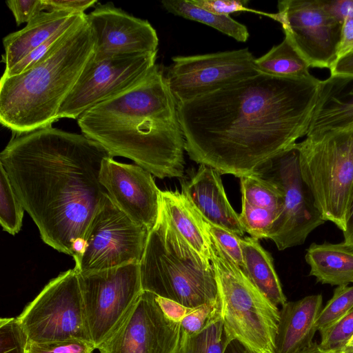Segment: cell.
<instances>
[{
    "instance_id": "obj_15",
    "label": "cell",
    "mask_w": 353,
    "mask_h": 353,
    "mask_svg": "<svg viewBox=\"0 0 353 353\" xmlns=\"http://www.w3.org/2000/svg\"><path fill=\"white\" fill-rule=\"evenodd\" d=\"M181 322L168 317L157 295L143 291L119 327L97 348L99 353H178Z\"/></svg>"
},
{
    "instance_id": "obj_34",
    "label": "cell",
    "mask_w": 353,
    "mask_h": 353,
    "mask_svg": "<svg viewBox=\"0 0 353 353\" xmlns=\"http://www.w3.org/2000/svg\"><path fill=\"white\" fill-rule=\"evenodd\" d=\"M81 14L82 13L72 14L67 23L61 29L57 31L44 43L30 52L10 70L3 72V75L6 77L17 75L34 65L54 46V45L59 40L71 25L78 19Z\"/></svg>"
},
{
    "instance_id": "obj_19",
    "label": "cell",
    "mask_w": 353,
    "mask_h": 353,
    "mask_svg": "<svg viewBox=\"0 0 353 353\" xmlns=\"http://www.w3.org/2000/svg\"><path fill=\"white\" fill-rule=\"evenodd\" d=\"M353 127V76L330 75L321 81L306 136Z\"/></svg>"
},
{
    "instance_id": "obj_3",
    "label": "cell",
    "mask_w": 353,
    "mask_h": 353,
    "mask_svg": "<svg viewBox=\"0 0 353 353\" xmlns=\"http://www.w3.org/2000/svg\"><path fill=\"white\" fill-rule=\"evenodd\" d=\"M77 123L112 157L131 159L161 179L184 175L177 104L157 64L136 85L85 111Z\"/></svg>"
},
{
    "instance_id": "obj_7",
    "label": "cell",
    "mask_w": 353,
    "mask_h": 353,
    "mask_svg": "<svg viewBox=\"0 0 353 353\" xmlns=\"http://www.w3.org/2000/svg\"><path fill=\"white\" fill-rule=\"evenodd\" d=\"M296 145L302 178L319 210L343 231L353 195V127L306 136Z\"/></svg>"
},
{
    "instance_id": "obj_36",
    "label": "cell",
    "mask_w": 353,
    "mask_h": 353,
    "mask_svg": "<svg viewBox=\"0 0 353 353\" xmlns=\"http://www.w3.org/2000/svg\"><path fill=\"white\" fill-rule=\"evenodd\" d=\"M94 350L92 343L78 339L46 343L28 341L26 353H92Z\"/></svg>"
},
{
    "instance_id": "obj_47",
    "label": "cell",
    "mask_w": 353,
    "mask_h": 353,
    "mask_svg": "<svg viewBox=\"0 0 353 353\" xmlns=\"http://www.w3.org/2000/svg\"><path fill=\"white\" fill-rule=\"evenodd\" d=\"M329 353H353V346H346L342 349Z\"/></svg>"
},
{
    "instance_id": "obj_14",
    "label": "cell",
    "mask_w": 353,
    "mask_h": 353,
    "mask_svg": "<svg viewBox=\"0 0 353 353\" xmlns=\"http://www.w3.org/2000/svg\"><path fill=\"white\" fill-rule=\"evenodd\" d=\"M270 18L279 22L287 37L310 67L328 68L337 60L342 23L321 0H283Z\"/></svg>"
},
{
    "instance_id": "obj_25",
    "label": "cell",
    "mask_w": 353,
    "mask_h": 353,
    "mask_svg": "<svg viewBox=\"0 0 353 353\" xmlns=\"http://www.w3.org/2000/svg\"><path fill=\"white\" fill-rule=\"evenodd\" d=\"M255 65L259 72L277 77L307 79L312 77L310 65L287 37L264 55L255 59Z\"/></svg>"
},
{
    "instance_id": "obj_32",
    "label": "cell",
    "mask_w": 353,
    "mask_h": 353,
    "mask_svg": "<svg viewBox=\"0 0 353 353\" xmlns=\"http://www.w3.org/2000/svg\"><path fill=\"white\" fill-rule=\"evenodd\" d=\"M321 350L331 352L346 347L353 336V309L328 327L319 331Z\"/></svg>"
},
{
    "instance_id": "obj_20",
    "label": "cell",
    "mask_w": 353,
    "mask_h": 353,
    "mask_svg": "<svg viewBox=\"0 0 353 353\" xmlns=\"http://www.w3.org/2000/svg\"><path fill=\"white\" fill-rule=\"evenodd\" d=\"M321 305L322 296L314 294L281 306L274 353H299L313 344Z\"/></svg>"
},
{
    "instance_id": "obj_10",
    "label": "cell",
    "mask_w": 353,
    "mask_h": 353,
    "mask_svg": "<svg viewBox=\"0 0 353 353\" xmlns=\"http://www.w3.org/2000/svg\"><path fill=\"white\" fill-rule=\"evenodd\" d=\"M87 327L96 350L119 327L143 292L139 263L79 273Z\"/></svg>"
},
{
    "instance_id": "obj_17",
    "label": "cell",
    "mask_w": 353,
    "mask_h": 353,
    "mask_svg": "<svg viewBox=\"0 0 353 353\" xmlns=\"http://www.w3.org/2000/svg\"><path fill=\"white\" fill-rule=\"evenodd\" d=\"M87 18L94 35L93 56L97 59L157 51L159 39L152 25L112 3L99 5Z\"/></svg>"
},
{
    "instance_id": "obj_42",
    "label": "cell",
    "mask_w": 353,
    "mask_h": 353,
    "mask_svg": "<svg viewBox=\"0 0 353 353\" xmlns=\"http://www.w3.org/2000/svg\"><path fill=\"white\" fill-rule=\"evenodd\" d=\"M325 9L343 23L345 18L353 16V0L322 1Z\"/></svg>"
},
{
    "instance_id": "obj_4",
    "label": "cell",
    "mask_w": 353,
    "mask_h": 353,
    "mask_svg": "<svg viewBox=\"0 0 353 353\" xmlns=\"http://www.w3.org/2000/svg\"><path fill=\"white\" fill-rule=\"evenodd\" d=\"M94 39L82 13L34 65L0 81V122L13 134L52 126L94 53Z\"/></svg>"
},
{
    "instance_id": "obj_18",
    "label": "cell",
    "mask_w": 353,
    "mask_h": 353,
    "mask_svg": "<svg viewBox=\"0 0 353 353\" xmlns=\"http://www.w3.org/2000/svg\"><path fill=\"white\" fill-rule=\"evenodd\" d=\"M181 192L205 221L224 228L240 237L243 235L245 232L239 214L230 205L220 174L216 170L200 165L190 179L181 182Z\"/></svg>"
},
{
    "instance_id": "obj_33",
    "label": "cell",
    "mask_w": 353,
    "mask_h": 353,
    "mask_svg": "<svg viewBox=\"0 0 353 353\" xmlns=\"http://www.w3.org/2000/svg\"><path fill=\"white\" fill-rule=\"evenodd\" d=\"M28 341L16 318L0 319V353H26Z\"/></svg>"
},
{
    "instance_id": "obj_39",
    "label": "cell",
    "mask_w": 353,
    "mask_h": 353,
    "mask_svg": "<svg viewBox=\"0 0 353 353\" xmlns=\"http://www.w3.org/2000/svg\"><path fill=\"white\" fill-rule=\"evenodd\" d=\"M6 3L18 26L28 23L43 10H47L44 0H9Z\"/></svg>"
},
{
    "instance_id": "obj_22",
    "label": "cell",
    "mask_w": 353,
    "mask_h": 353,
    "mask_svg": "<svg viewBox=\"0 0 353 353\" xmlns=\"http://www.w3.org/2000/svg\"><path fill=\"white\" fill-rule=\"evenodd\" d=\"M161 206L172 225L205 260L210 262V234L205 220L178 190L161 191Z\"/></svg>"
},
{
    "instance_id": "obj_5",
    "label": "cell",
    "mask_w": 353,
    "mask_h": 353,
    "mask_svg": "<svg viewBox=\"0 0 353 353\" xmlns=\"http://www.w3.org/2000/svg\"><path fill=\"white\" fill-rule=\"evenodd\" d=\"M143 291L188 308L218 301L215 272L179 234L161 206L139 262Z\"/></svg>"
},
{
    "instance_id": "obj_9",
    "label": "cell",
    "mask_w": 353,
    "mask_h": 353,
    "mask_svg": "<svg viewBox=\"0 0 353 353\" xmlns=\"http://www.w3.org/2000/svg\"><path fill=\"white\" fill-rule=\"evenodd\" d=\"M16 319L30 342L78 339L92 343L74 268L52 279Z\"/></svg>"
},
{
    "instance_id": "obj_23",
    "label": "cell",
    "mask_w": 353,
    "mask_h": 353,
    "mask_svg": "<svg viewBox=\"0 0 353 353\" xmlns=\"http://www.w3.org/2000/svg\"><path fill=\"white\" fill-rule=\"evenodd\" d=\"M306 251L310 275L315 276L317 282L337 286L352 282L353 252L343 243H313Z\"/></svg>"
},
{
    "instance_id": "obj_24",
    "label": "cell",
    "mask_w": 353,
    "mask_h": 353,
    "mask_svg": "<svg viewBox=\"0 0 353 353\" xmlns=\"http://www.w3.org/2000/svg\"><path fill=\"white\" fill-rule=\"evenodd\" d=\"M244 262V273L275 305H283L287 299L275 271L271 254L258 240L241 238Z\"/></svg>"
},
{
    "instance_id": "obj_44",
    "label": "cell",
    "mask_w": 353,
    "mask_h": 353,
    "mask_svg": "<svg viewBox=\"0 0 353 353\" xmlns=\"http://www.w3.org/2000/svg\"><path fill=\"white\" fill-rule=\"evenodd\" d=\"M329 70L330 75L353 76V52L338 59Z\"/></svg>"
},
{
    "instance_id": "obj_50",
    "label": "cell",
    "mask_w": 353,
    "mask_h": 353,
    "mask_svg": "<svg viewBox=\"0 0 353 353\" xmlns=\"http://www.w3.org/2000/svg\"><path fill=\"white\" fill-rule=\"evenodd\" d=\"M352 283H353V280H352Z\"/></svg>"
},
{
    "instance_id": "obj_38",
    "label": "cell",
    "mask_w": 353,
    "mask_h": 353,
    "mask_svg": "<svg viewBox=\"0 0 353 353\" xmlns=\"http://www.w3.org/2000/svg\"><path fill=\"white\" fill-rule=\"evenodd\" d=\"M219 311V299L215 303L194 308L181 320V332L190 334L200 331Z\"/></svg>"
},
{
    "instance_id": "obj_29",
    "label": "cell",
    "mask_w": 353,
    "mask_h": 353,
    "mask_svg": "<svg viewBox=\"0 0 353 353\" xmlns=\"http://www.w3.org/2000/svg\"><path fill=\"white\" fill-rule=\"evenodd\" d=\"M240 180L242 200L254 207L275 212L278 216L282 195L274 185L254 175L241 177Z\"/></svg>"
},
{
    "instance_id": "obj_2",
    "label": "cell",
    "mask_w": 353,
    "mask_h": 353,
    "mask_svg": "<svg viewBox=\"0 0 353 353\" xmlns=\"http://www.w3.org/2000/svg\"><path fill=\"white\" fill-rule=\"evenodd\" d=\"M108 157L105 148L83 134L48 126L13 134L0 165L43 241L75 258L108 195L100 172Z\"/></svg>"
},
{
    "instance_id": "obj_13",
    "label": "cell",
    "mask_w": 353,
    "mask_h": 353,
    "mask_svg": "<svg viewBox=\"0 0 353 353\" xmlns=\"http://www.w3.org/2000/svg\"><path fill=\"white\" fill-rule=\"evenodd\" d=\"M172 59L164 74L177 105L260 73L248 48Z\"/></svg>"
},
{
    "instance_id": "obj_27",
    "label": "cell",
    "mask_w": 353,
    "mask_h": 353,
    "mask_svg": "<svg viewBox=\"0 0 353 353\" xmlns=\"http://www.w3.org/2000/svg\"><path fill=\"white\" fill-rule=\"evenodd\" d=\"M228 343L219 311L199 332H181L178 353H225Z\"/></svg>"
},
{
    "instance_id": "obj_41",
    "label": "cell",
    "mask_w": 353,
    "mask_h": 353,
    "mask_svg": "<svg viewBox=\"0 0 353 353\" xmlns=\"http://www.w3.org/2000/svg\"><path fill=\"white\" fill-rule=\"evenodd\" d=\"M353 52V16L343 21L340 42L337 49V59Z\"/></svg>"
},
{
    "instance_id": "obj_21",
    "label": "cell",
    "mask_w": 353,
    "mask_h": 353,
    "mask_svg": "<svg viewBox=\"0 0 353 353\" xmlns=\"http://www.w3.org/2000/svg\"><path fill=\"white\" fill-rule=\"evenodd\" d=\"M71 13L63 10L43 11L21 30L10 33L3 39L4 53L1 61L4 72L10 70L30 52L48 40L70 19Z\"/></svg>"
},
{
    "instance_id": "obj_1",
    "label": "cell",
    "mask_w": 353,
    "mask_h": 353,
    "mask_svg": "<svg viewBox=\"0 0 353 353\" xmlns=\"http://www.w3.org/2000/svg\"><path fill=\"white\" fill-rule=\"evenodd\" d=\"M321 80L263 73L177 105L190 159L241 178L306 136Z\"/></svg>"
},
{
    "instance_id": "obj_46",
    "label": "cell",
    "mask_w": 353,
    "mask_h": 353,
    "mask_svg": "<svg viewBox=\"0 0 353 353\" xmlns=\"http://www.w3.org/2000/svg\"><path fill=\"white\" fill-rule=\"evenodd\" d=\"M299 353H327L319 347V345L316 343H313V344L307 347V349L304 350L303 351L299 352Z\"/></svg>"
},
{
    "instance_id": "obj_11",
    "label": "cell",
    "mask_w": 353,
    "mask_h": 353,
    "mask_svg": "<svg viewBox=\"0 0 353 353\" xmlns=\"http://www.w3.org/2000/svg\"><path fill=\"white\" fill-rule=\"evenodd\" d=\"M149 231L122 212L108 194L93 216L74 269L87 273L139 263Z\"/></svg>"
},
{
    "instance_id": "obj_28",
    "label": "cell",
    "mask_w": 353,
    "mask_h": 353,
    "mask_svg": "<svg viewBox=\"0 0 353 353\" xmlns=\"http://www.w3.org/2000/svg\"><path fill=\"white\" fill-rule=\"evenodd\" d=\"M25 209L17 197L7 172L0 165V223L12 235L21 227Z\"/></svg>"
},
{
    "instance_id": "obj_43",
    "label": "cell",
    "mask_w": 353,
    "mask_h": 353,
    "mask_svg": "<svg viewBox=\"0 0 353 353\" xmlns=\"http://www.w3.org/2000/svg\"><path fill=\"white\" fill-rule=\"evenodd\" d=\"M157 301L165 314L173 321L181 320L194 308H188L173 301L157 296Z\"/></svg>"
},
{
    "instance_id": "obj_49",
    "label": "cell",
    "mask_w": 353,
    "mask_h": 353,
    "mask_svg": "<svg viewBox=\"0 0 353 353\" xmlns=\"http://www.w3.org/2000/svg\"><path fill=\"white\" fill-rule=\"evenodd\" d=\"M347 346H353V336L351 339V340L350 341V342L348 343Z\"/></svg>"
},
{
    "instance_id": "obj_37",
    "label": "cell",
    "mask_w": 353,
    "mask_h": 353,
    "mask_svg": "<svg viewBox=\"0 0 353 353\" xmlns=\"http://www.w3.org/2000/svg\"><path fill=\"white\" fill-rule=\"evenodd\" d=\"M193 4L212 13L230 16L232 13L250 12L270 17V13L252 10L247 7L248 1L230 0H190Z\"/></svg>"
},
{
    "instance_id": "obj_31",
    "label": "cell",
    "mask_w": 353,
    "mask_h": 353,
    "mask_svg": "<svg viewBox=\"0 0 353 353\" xmlns=\"http://www.w3.org/2000/svg\"><path fill=\"white\" fill-rule=\"evenodd\" d=\"M239 217L244 232L250 234L251 237L259 240L268 239L277 213L254 207L242 200V210Z\"/></svg>"
},
{
    "instance_id": "obj_30",
    "label": "cell",
    "mask_w": 353,
    "mask_h": 353,
    "mask_svg": "<svg viewBox=\"0 0 353 353\" xmlns=\"http://www.w3.org/2000/svg\"><path fill=\"white\" fill-rule=\"evenodd\" d=\"M353 309V286H338L332 297L321 310L315 322L317 331L325 329Z\"/></svg>"
},
{
    "instance_id": "obj_6",
    "label": "cell",
    "mask_w": 353,
    "mask_h": 353,
    "mask_svg": "<svg viewBox=\"0 0 353 353\" xmlns=\"http://www.w3.org/2000/svg\"><path fill=\"white\" fill-rule=\"evenodd\" d=\"M210 262L215 272L220 314L228 343L238 342L244 353H274L280 310L210 234Z\"/></svg>"
},
{
    "instance_id": "obj_40",
    "label": "cell",
    "mask_w": 353,
    "mask_h": 353,
    "mask_svg": "<svg viewBox=\"0 0 353 353\" xmlns=\"http://www.w3.org/2000/svg\"><path fill=\"white\" fill-rule=\"evenodd\" d=\"M47 11L63 10L71 13H83L94 6L97 0H44Z\"/></svg>"
},
{
    "instance_id": "obj_35",
    "label": "cell",
    "mask_w": 353,
    "mask_h": 353,
    "mask_svg": "<svg viewBox=\"0 0 353 353\" xmlns=\"http://www.w3.org/2000/svg\"><path fill=\"white\" fill-rule=\"evenodd\" d=\"M205 223L210 235L235 264L244 272L241 237L224 228L210 223L205 220Z\"/></svg>"
},
{
    "instance_id": "obj_26",
    "label": "cell",
    "mask_w": 353,
    "mask_h": 353,
    "mask_svg": "<svg viewBox=\"0 0 353 353\" xmlns=\"http://www.w3.org/2000/svg\"><path fill=\"white\" fill-rule=\"evenodd\" d=\"M163 7L170 13L208 25L235 40L245 42L249 37L245 26L230 16L212 13L190 0H163Z\"/></svg>"
},
{
    "instance_id": "obj_48",
    "label": "cell",
    "mask_w": 353,
    "mask_h": 353,
    "mask_svg": "<svg viewBox=\"0 0 353 353\" xmlns=\"http://www.w3.org/2000/svg\"><path fill=\"white\" fill-rule=\"evenodd\" d=\"M231 353H242L241 352V351L238 350H235V349H232L231 350Z\"/></svg>"
},
{
    "instance_id": "obj_45",
    "label": "cell",
    "mask_w": 353,
    "mask_h": 353,
    "mask_svg": "<svg viewBox=\"0 0 353 353\" xmlns=\"http://www.w3.org/2000/svg\"><path fill=\"white\" fill-rule=\"evenodd\" d=\"M343 243L353 252V195L348 207L345 219V228L343 231Z\"/></svg>"
},
{
    "instance_id": "obj_8",
    "label": "cell",
    "mask_w": 353,
    "mask_h": 353,
    "mask_svg": "<svg viewBox=\"0 0 353 353\" xmlns=\"http://www.w3.org/2000/svg\"><path fill=\"white\" fill-rule=\"evenodd\" d=\"M252 175L281 193V208L268 236L278 250L303 244L312 230L325 222L302 178L296 143L265 160Z\"/></svg>"
},
{
    "instance_id": "obj_12",
    "label": "cell",
    "mask_w": 353,
    "mask_h": 353,
    "mask_svg": "<svg viewBox=\"0 0 353 353\" xmlns=\"http://www.w3.org/2000/svg\"><path fill=\"white\" fill-rule=\"evenodd\" d=\"M157 53V51L103 59H97L92 54L62 103L58 119H77L90 108L140 82L156 64Z\"/></svg>"
},
{
    "instance_id": "obj_16",
    "label": "cell",
    "mask_w": 353,
    "mask_h": 353,
    "mask_svg": "<svg viewBox=\"0 0 353 353\" xmlns=\"http://www.w3.org/2000/svg\"><path fill=\"white\" fill-rule=\"evenodd\" d=\"M100 181L112 202L133 221L150 232L161 209V191L152 174L137 164L103 160Z\"/></svg>"
}]
</instances>
